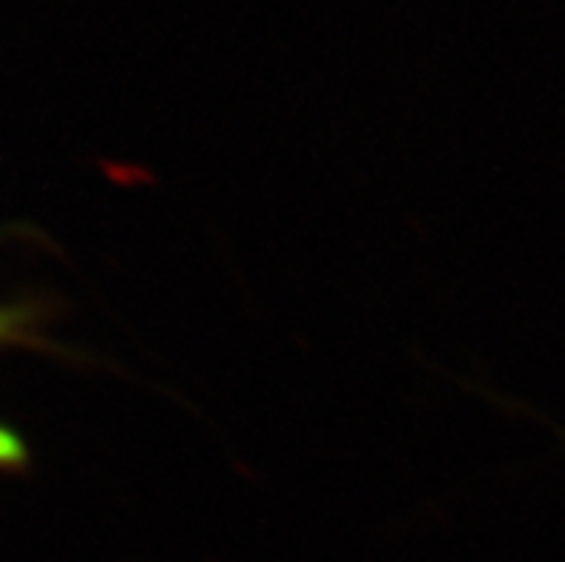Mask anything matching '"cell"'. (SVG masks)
Returning a JSON list of instances; mask_svg holds the SVG:
<instances>
[{
  "label": "cell",
  "instance_id": "1",
  "mask_svg": "<svg viewBox=\"0 0 565 562\" xmlns=\"http://www.w3.org/2000/svg\"><path fill=\"white\" fill-rule=\"evenodd\" d=\"M29 319V314H0V339H7V336H14V330L21 328L23 321ZM23 445L21 439L7 431V427H0V468H9V465H21L23 463Z\"/></svg>",
  "mask_w": 565,
  "mask_h": 562
}]
</instances>
